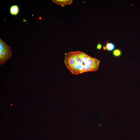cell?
<instances>
[{
    "label": "cell",
    "instance_id": "1",
    "mask_svg": "<svg viewBox=\"0 0 140 140\" xmlns=\"http://www.w3.org/2000/svg\"><path fill=\"white\" fill-rule=\"evenodd\" d=\"M64 61L67 68L74 75L96 71L100 62L97 59L80 51L65 53Z\"/></svg>",
    "mask_w": 140,
    "mask_h": 140
},
{
    "label": "cell",
    "instance_id": "2",
    "mask_svg": "<svg viewBox=\"0 0 140 140\" xmlns=\"http://www.w3.org/2000/svg\"><path fill=\"white\" fill-rule=\"evenodd\" d=\"M11 47L0 38V65L4 64L12 57Z\"/></svg>",
    "mask_w": 140,
    "mask_h": 140
},
{
    "label": "cell",
    "instance_id": "3",
    "mask_svg": "<svg viewBox=\"0 0 140 140\" xmlns=\"http://www.w3.org/2000/svg\"><path fill=\"white\" fill-rule=\"evenodd\" d=\"M52 1L57 4L61 5L62 7L71 4L73 2L72 0H52Z\"/></svg>",
    "mask_w": 140,
    "mask_h": 140
},
{
    "label": "cell",
    "instance_id": "4",
    "mask_svg": "<svg viewBox=\"0 0 140 140\" xmlns=\"http://www.w3.org/2000/svg\"><path fill=\"white\" fill-rule=\"evenodd\" d=\"M9 11L10 13L12 15L17 16L19 12V8L17 5H13L10 7V8Z\"/></svg>",
    "mask_w": 140,
    "mask_h": 140
},
{
    "label": "cell",
    "instance_id": "5",
    "mask_svg": "<svg viewBox=\"0 0 140 140\" xmlns=\"http://www.w3.org/2000/svg\"><path fill=\"white\" fill-rule=\"evenodd\" d=\"M115 45L112 43L108 42L106 43V49L108 51L113 50L115 48Z\"/></svg>",
    "mask_w": 140,
    "mask_h": 140
},
{
    "label": "cell",
    "instance_id": "6",
    "mask_svg": "<svg viewBox=\"0 0 140 140\" xmlns=\"http://www.w3.org/2000/svg\"><path fill=\"white\" fill-rule=\"evenodd\" d=\"M122 52L121 50L118 49H116L114 50L113 52V55L115 57H118L121 55Z\"/></svg>",
    "mask_w": 140,
    "mask_h": 140
},
{
    "label": "cell",
    "instance_id": "7",
    "mask_svg": "<svg viewBox=\"0 0 140 140\" xmlns=\"http://www.w3.org/2000/svg\"><path fill=\"white\" fill-rule=\"evenodd\" d=\"M102 47V45L99 44L98 43L97 46L96 48L98 50H100Z\"/></svg>",
    "mask_w": 140,
    "mask_h": 140
},
{
    "label": "cell",
    "instance_id": "8",
    "mask_svg": "<svg viewBox=\"0 0 140 140\" xmlns=\"http://www.w3.org/2000/svg\"><path fill=\"white\" fill-rule=\"evenodd\" d=\"M103 49L104 50H106V47L105 46H103Z\"/></svg>",
    "mask_w": 140,
    "mask_h": 140
}]
</instances>
